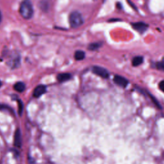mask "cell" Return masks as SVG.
<instances>
[{
    "mask_svg": "<svg viewBox=\"0 0 164 164\" xmlns=\"http://www.w3.org/2000/svg\"><path fill=\"white\" fill-rule=\"evenodd\" d=\"M7 64L12 69L19 67L21 64V56L16 51L12 52L8 57Z\"/></svg>",
    "mask_w": 164,
    "mask_h": 164,
    "instance_id": "cell-3",
    "label": "cell"
},
{
    "mask_svg": "<svg viewBox=\"0 0 164 164\" xmlns=\"http://www.w3.org/2000/svg\"><path fill=\"white\" fill-rule=\"evenodd\" d=\"M1 20H2V13H1V11H0V22H1Z\"/></svg>",
    "mask_w": 164,
    "mask_h": 164,
    "instance_id": "cell-19",
    "label": "cell"
},
{
    "mask_svg": "<svg viewBox=\"0 0 164 164\" xmlns=\"http://www.w3.org/2000/svg\"><path fill=\"white\" fill-rule=\"evenodd\" d=\"M101 46V44L99 42H94V43H91L90 44H89V50H91V51H94L98 50L99 47H100Z\"/></svg>",
    "mask_w": 164,
    "mask_h": 164,
    "instance_id": "cell-13",
    "label": "cell"
},
{
    "mask_svg": "<svg viewBox=\"0 0 164 164\" xmlns=\"http://www.w3.org/2000/svg\"><path fill=\"white\" fill-rule=\"evenodd\" d=\"M19 12L25 19H30L33 15V7L30 1H23L19 7Z\"/></svg>",
    "mask_w": 164,
    "mask_h": 164,
    "instance_id": "cell-1",
    "label": "cell"
},
{
    "mask_svg": "<svg viewBox=\"0 0 164 164\" xmlns=\"http://www.w3.org/2000/svg\"><path fill=\"white\" fill-rule=\"evenodd\" d=\"M132 27L138 32L143 33L147 30L148 25L144 22H137L132 23Z\"/></svg>",
    "mask_w": 164,
    "mask_h": 164,
    "instance_id": "cell-6",
    "label": "cell"
},
{
    "mask_svg": "<svg viewBox=\"0 0 164 164\" xmlns=\"http://www.w3.org/2000/svg\"><path fill=\"white\" fill-rule=\"evenodd\" d=\"M71 74L69 73H60L57 76V80L59 82H64L71 78Z\"/></svg>",
    "mask_w": 164,
    "mask_h": 164,
    "instance_id": "cell-9",
    "label": "cell"
},
{
    "mask_svg": "<svg viewBox=\"0 0 164 164\" xmlns=\"http://www.w3.org/2000/svg\"><path fill=\"white\" fill-rule=\"evenodd\" d=\"M85 52L81 50L76 51L74 53V58L76 60H82L85 59Z\"/></svg>",
    "mask_w": 164,
    "mask_h": 164,
    "instance_id": "cell-12",
    "label": "cell"
},
{
    "mask_svg": "<svg viewBox=\"0 0 164 164\" xmlns=\"http://www.w3.org/2000/svg\"><path fill=\"white\" fill-rule=\"evenodd\" d=\"M14 89L18 93H23L26 89L25 84L22 81H18L14 85Z\"/></svg>",
    "mask_w": 164,
    "mask_h": 164,
    "instance_id": "cell-10",
    "label": "cell"
},
{
    "mask_svg": "<svg viewBox=\"0 0 164 164\" xmlns=\"http://www.w3.org/2000/svg\"><path fill=\"white\" fill-rule=\"evenodd\" d=\"M114 81L115 84L123 88L126 87L129 84V81L126 78L120 75H115L114 77Z\"/></svg>",
    "mask_w": 164,
    "mask_h": 164,
    "instance_id": "cell-5",
    "label": "cell"
},
{
    "mask_svg": "<svg viewBox=\"0 0 164 164\" xmlns=\"http://www.w3.org/2000/svg\"><path fill=\"white\" fill-rule=\"evenodd\" d=\"M159 88L164 93V80H162L159 84Z\"/></svg>",
    "mask_w": 164,
    "mask_h": 164,
    "instance_id": "cell-18",
    "label": "cell"
},
{
    "mask_svg": "<svg viewBox=\"0 0 164 164\" xmlns=\"http://www.w3.org/2000/svg\"><path fill=\"white\" fill-rule=\"evenodd\" d=\"M46 90H47L46 86L44 85H38L37 87H36L34 90H33V97L36 98L41 97V96H42L43 94L46 93Z\"/></svg>",
    "mask_w": 164,
    "mask_h": 164,
    "instance_id": "cell-7",
    "label": "cell"
},
{
    "mask_svg": "<svg viewBox=\"0 0 164 164\" xmlns=\"http://www.w3.org/2000/svg\"><path fill=\"white\" fill-rule=\"evenodd\" d=\"M2 85V82L1 81H0V87H1Z\"/></svg>",
    "mask_w": 164,
    "mask_h": 164,
    "instance_id": "cell-20",
    "label": "cell"
},
{
    "mask_svg": "<svg viewBox=\"0 0 164 164\" xmlns=\"http://www.w3.org/2000/svg\"><path fill=\"white\" fill-rule=\"evenodd\" d=\"M18 112L19 115H21L22 113H23V104L21 100H18Z\"/></svg>",
    "mask_w": 164,
    "mask_h": 164,
    "instance_id": "cell-16",
    "label": "cell"
},
{
    "mask_svg": "<svg viewBox=\"0 0 164 164\" xmlns=\"http://www.w3.org/2000/svg\"><path fill=\"white\" fill-rule=\"evenodd\" d=\"M38 7H39L43 11H47L48 10V8H49V5H48L47 2H40Z\"/></svg>",
    "mask_w": 164,
    "mask_h": 164,
    "instance_id": "cell-14",
    "label": "cell"
},
{
    "mask_svg": "<svg viewBox=\"0 0 164 164\" xmlns=\"http://www.w3.org/2000/svg\"><path fill=\"white\" fill-rule=\"evenodd\" d=\"M93 73H94L95 74L98 75L103 78H105V79L108 78L110 76L108 71L106 69L103 68V67H102L94 66L93 67Z\"/></svg>",
    "mask_w": 164,
    "mask_h": 164,
    "instance_id": "cell-4",
    "label": "cell"
},
{
    "mask_svg": "<svg viewBox=\"0 0 164 164\" xmlns=\"http://www.w3.org/2000/svg\"><path fill=\"white\" fill-rule=\"evenodd\" d=\"M156 69L164 71V60H162L156 63Z\"/></svg>",
    "mask_w": 164,
    "mask_h": 164,
    "instance_id": "cell-15",
    "label": "cell"
},
{
    "mask_svg": "<svg viewBox=\"0 0 164 164\" xmlns=\"http://www.w3.org/2000/svg\"><path fill=\"white\" fill-rule=\"evenodd\" d=\"M12 110V108L11 107H9L8 106L6 105H3V104H0V110Z\"/></svg>",
    "mask_w": 164,
    "mask_h": 164,
    "instance_id": "cell-17",
    "label": "cell"
},
{
    "mask_svg": "<svg viewBox=\"0 0 164 164\" xmlns=\"http://www.w3.org/2000/svg\"><path fill=\"white\" fill-rule=\"evenodd\" d=\"M69 24L72 28H78L83 25L84 19L81 14L78 11H74L71 12L69 17Z\"/></svg>",
    "mask_w": 164,
    "mask_h": 164,
    "instance_id": "cell-2",
    "label": "cell"
},
{
    "mask_svg": "<svg viewBox=\"0 0 164 164\" xmlns=\"http://www.w3.org/2000/svg\"><path fill=\"white\" fill-rule=\"evenodd\" d=\"M14 146L17 147H21L22 146V136L21 132L19 129H17L15 132L14 137Z\"/></svg>",
    "mask_w": 164,
    "mask_h": 164,
    "instance_id": "cell-8",
    "label": "cell"
},
{
    "mask_svg": "<svg viewBox=\"0 0 164 164\" xmlns=\"http://www.w3.org/2000/svg\"><path fill=\"white\" fill-rule=\"evenodd\" d=\"M144 62V58L142 56H135L132 60V65L134 67H137L141 65Z\"/></svg>",
    "mask_w": 164,
    "mask_h": 164,
    "instance_id": "cell-11",
    "label": "cell"
}]
</instances>
